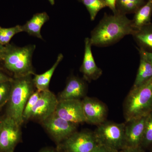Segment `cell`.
Listing matches in <instances>:
<instances>
[{
  "label": "cell",
  "instance_id": "6da1fadb",
  "mask_svg": "<svg viewBox=\"0 0 152 152\" xmlns=\"http://www.w3.org/2000/svg\"><path fill=\"white\" fill-rule=\"evenodd\" d=\"M135 31L132 20L126 15L117 11L112 15L105 13L91 32L90 42L92 45L96 47L109 46L125 36L132 35Z\"/></svg>",
  "mask_w": 152,
  "mask_h": 152
},
{
  "label": "cell",
  "instance_id": "7a4b0ae2",
  "mask_svg": "<svg viewBox=\"0 0 152 152\" xmlns=\"http://www.w3.org/2000/svg\"><path fill=\"white\" fill-rule=\"evenodd\" d=\"M5 46L0 61L6 69L13 75V77L35 75L32 62L35 45L20 47L9 43Z\"/></svg>",
  "mask_w": 152,
  "mask_h": 152
},
{
  "label": "cell",
  "instance_id": "3957f363",
  "mask_svg": "<svg viewBox=\"0 0 152 152\" xmlns=\"http://www.w3.org/2000/svg\"><path fill=\"white\" fill-rule=\"evenodd\" d=\"M35 88L32 75L13 78L10 96L7 104L5 115L21 126L24 123V109L29 98L34 92Z\"/></svg>",
  "mask_w": 152,
  "mask_h": 152
},
{
  "label": "cell",
  "instance_id": "277c9868",
  "mask_svg": "<svg viewBox=\"0 0 152 152\" xmlns=\"http://www.w3.org/2000/svg\"><path fill=\"white\" fill-rule=\"evenodd\" d=\"M152 110V78L143 84L132 88L123 104L126 121L146 116Z\"/></svg>",
  "mask_w": 152,
  "mask_h": 152
},
{
  "label": "cell",
  "instance_id": "5b68a950",
  "mask_svg": "<svg viewBox=\"0 0 152 152\" xmlns=\"http://www.w3.org/2000/svg\"><path fill=\"white\" fill-rule=\"evenodd\" d=\"M125 123L106 121L98 126L94 134L98 145L120 151L125 148Z\"/></svg>",
  "mask_w": 152,
  "mask_h": 152
},
{
  "label": "cell",
  "instance_id": "8992f818",
  "mask_svg": "<svg viewBox=\"0 0 152 152\" xmlns=\"http://www.w3.org/2000/svg\"><path fill=\"white\" fill-rule=\"evenodd\" d=\"M94 132L76 131L57 145L58 152H92L98 145Z\"/></svg>",
  "mask_w": 152,
  "mask_h": 152
},
{
  "label": "cell",
  "instance_id": "52a82bcc",
  "mask_svg": "<svg viewBox=\"0 0 152 152\" xmlns=\"http://www.w3.org/2000/svg\"><path fill=\"white\" fill-rule=\"evenodd\" d=\"M21 126L10 117H2L0 129V152H14L21 142Z\"/></svg>",
  "mask_w": 152,
  "mask_h": 152
},
{
  "label": "cell",
  "instance_id": "ba28073f",
  "mask_svg": "<svg viewBox=\"0 0 152 152\" xmlns=\"http://www.w3.org/2000/svg\"><path fill=\"white\" fill-rule=\"evenodd\" d=\"M40 124L57 145L77 131L78 125L69 122L55 113Z\"/></svg>",
  "mask_w": 152,
  "mask_h": 152
},
{
  "label": "cell",
  "instance_id": "9c48e42d",
  "mask_svg": "<svg viewBox=\"0 0 152 152\" xmlns=\"http://www.w3.org/2000/svg\"><path fill=\"white\" fill-rule=\"evenodd\" d=\"M86 123L98 126L107 121L108 109L102 101L86 96L82 100Z\"/></svg>",
  "mask_w": 152,
  "mask_h": 152
},
{
  "label": "cell",
  "instance_id": "30bf717a",
  "mask_svg": "<svg viewBox=\"0 0 152 152\" xmlns=\"http://www.w3.org/2000/svg\"><path fill=\"white\" fill-rule=\"evenodd\" d=\"M58 102V97L50 90L41 92L40 96L33 109L30 120L41 123L54 113Z\"/></svg>",
  "mask_w": 152,
  "mask_h": 152
},
{
  "label": "cell",
  "instance_id": "8fae6325",
  "mask_svg": "<svg viewBox=\"0 0 152 152\" xmlns=\"http://www.w3.org/2000/svg\"><path fill=\"white\" fill-rule=\"evenodd\" d=\"M54 113L63 119L77 125L86 123L81 100L59 101Z\"/></svg>",
  "mask_w": 152,
  "mask_h": 152
},
{
  "label": "cell",
  "instance_id": "7c38bea8",
  "mask_svg": "<svg viewBox=\"0 0 152 152\" xmlns=\"http://www.w3.org/2000/svg\"><path fill=\"white\" fill-rule=\"evenodd\" d=\"M147 116L134 119L125 123V148L141 147L145 133Z\"/></svg>",
  "mask_w": 152,
  "mask_h": 152
},
{
  "label": "cell",
  "instance_id": "4fadbf2b",
  "mask_svg": "<svg viewBox=\"0 0 152 152\" xmlns=\"http://www.w3.org/2000/svg\"><path fill=\"white\" fill-rule=\"evenodd\" d=\"M88 86L86 81L77 76L68 78L64 89L58 95V101L81 100L86 96Z\"/></svg>",
  "mask_w": 152,
  "mask_h": 152
},
{
  "label": "cell",
  "instance_id": "5bb4252c",
  "mask_svg": "<svg viewBox=\"0 0 152 152\" xmlns=\"http://www.w3.org/2000/svg\"><path fill=\"white\" fill-rule=\"evenodd\" d=\"M92 46L89 38H86L83 59L80 68V72L83 76V78L89 82L98 80L102 76L103 72L95 62L92 51Z\"/></svg>",
  "mask_w": 152,
  "mask_h": 152
},
{
  "label": "cell",
  "instance_id": "9a60e30c",
  "mask_svg": "<svg viewBox=\"0 0 152 152\" xmlns=\"http://www.w3.org/2000/svg\"><path fill=\"white\" fill-rule=\"evenodd\" d=\"M49 19V15L45 12L35 14L31 18L22 26L23 32L43 39L41 34V28Z\"/></svg>",
  "mask_w": 152,
  "mask_h": 152
},
{
  "label": "cell",
  "instance_id": "2e32d148",
  "mask_svg": "<svg viewBox=\"0 0 152 152\" xmlns=\"http://www.w3.org/2000/svg\"><path fill=\"white\" fill-rule=\"evenodd\" d=\"M132 36L139 49L152 53V23L135 30Z\"/></svg>",
  "mask_w": 152,
  "mask_h": 152
},
{
  "label": "cell",
  "instance_id": "e0dca14e",
  "mask_svg": "<svg viewBox=\"0 0 152 152\" xmlns=\"http://www.w3.org/2000/svg\"><path fill=\"white\" fill-rule=\"evenodd\" d=\"M63 58L64 56L62 54H59L57 58L56 61L50 69L44 73L34 75V77L33 78V83L37 91L40 92L49 91V85L52 76Z\"/></svg>",
  "mask_w": 152,
  "mask_h": 152
},
{
  "label": "cell",
  "instance_id": "ac0fdd59",
  "mask_svg": "<svg viewBox=\"0 0 152 152\" xmlns=\"http://www.w3.org/2000/svg\"><path fill=\"white\" fill-rule=\"evenodd\" d=\"M152 18V0H148L134 13L132 20L133 26L136 29L149 24Z\"/></svg>",
  "mask_w": 152,
  "mask_h": 152
},
{
  "label": "cell",
  "instance_id": "d6986e66",
  "mask_svg": "<svg viewBox=\"0 0 152 152\" xmlns=\"http://www.w3.org/2000/svg\"><path fill=\"white\" fill-rule=\"evenodd\" d=\"M152 78V65L142 57L140 56L137 72L132 88L141 86Z\"/></svg>",
  "mask_w": 152,
  "mask_h": 152
},
{
  "label": "cell",
  "instance_id": "ffe728a7",
  "mask_svg": "<svg viewBox=\"0 0 152 152\" xmlns=\"http://www.w3.org/2000/svg\"><path fill=\"white\" fill-rule=\"evenodd\" d=\"M146 2L145 0H116V9L124 15L134 14Z\"/></svg>",
  "mask_w": 152,
  "mask_h": 152
},
{
  "label": "cell",
  "instance_id": "44dd1931",
  "mask_svg": "<svg viewBox=\"0 0 152 152\" xmlns=\"http://www.w3.org/2000/svg\"><path fill=\"white\" fill-rule=\"evenodd\" d=\"M81 1L86 6L92 21L95 20L101 10L107 7L104 0H81Z\"/></svg>",
  "mask_w": 152,
  "mask_h": 152
},
{
  "label": "cell",
  "instance_id": "7402d4cb",
  "mask_svg": "<svg viewBox=\"0 0 152 152\" xmlns=\"http://www.w3.org/2000/svg\"><path fill=\"white\" fill-rule=\"evenodd\" d=\"M22 32V26L20 25L9 28L0 26V44L4 46L8 45L14 36Z\"/></svg>",
  "mask_w": 152,
  "mask_h": 152
},
{
  "label": "cell",
  "instance_id": "603a6c76",
  "mask_svg": "<svg viewBox=\"0 0 152 152\" xmlns=\"http://www.w3.org/2000/svg\"><path fill=\"white\" fill-rule=\"evenodd\" d=\"M152 146V110L147 115L143 138L141 147L145 150Z\"/></svg>",
  "mask_w": 152,
  "mask_h": 152
},
{
  "label": "cell",
  "instance_id": "cb8c5ba5",
  "mask_svg": "<svg viewBox=\"0 0 152 152\" xmlns=\"http://www.w3.org/2000/svg\"><path fill=\"white\" fill-rule=\"evenodd\" d=\"M40 94L41 92L36 90L28 99L23 112V122L30 120L33 109L39 98Z\"/></svg>",
  "mask_w": 152,
  "mask_h": 152
},
{
  "label": "cell",
  "instance_id": "d4e9b609",
  "mask_svg": "<svg viewBox=\"0 0 152 152\" xmlns=\"http://www.w3.org/2000/svg\"><path fill=\"white\" fill-rule=\"evenodd\" d=\"M12 80L0 83V110L3 107L7 105L10 99Z\"/></svg>",
  "mask_w": 152,
  "mask_h": 152
},
{
  "label": "cell",
  "instance_id": "484cf974",
  "mask_svg": "<svg viewBox=\"0 0 152 152\" xmlns=\"http://www.w3.org/2000/svg\"><path fill=\"white\" fill-rule=\"evenodd\" d=\"M92 152H119V151L102 145H98Z\"/></svg>",
  "mask_w": 152,
  "mask_h": 152
},
{
  "label": "cell",
  "instance_id": "4316f807",
  "mask_svg": "<svg viewBox=\"0 0 152 152\" xmlns=\"http://www.w3.org/2000/svg\"><path fill=\"white\" fill-rule=\"evenodd\" d=\"M137 49L140 56L143 58L152 65V53L145 51L139 48Z\"/></svg>",
  "mask_w": 152,
  "mask_h": 152
},
{
  "label": "cell",
  "instance_id": "83f0119b",
  "mask_svg": "<svg viewBox=\"0 0 152 152\" xmlns=\"http://www.w3.org/2000/svg\"><path fill=\"white\" fill-rule=\"evenodd\" d=\"M119 152H146L145 150L141 147H126L119 151Z\"/></svg>",
  "mask_w": 152,
  "mask_h": 152
},
{
  "label": "cell",
  "instance_id": "f1b7e54d",
  "mask_svg": "<svg viewBox=\"0 0 152 152\" xmlns=\"http://www.w3.org/2000/svg\"><path fill=\"white\" fill-rule=\"evenodd\" d=\"M106 4L113 11V13L116 12V0H104Z\"/></svg>",
  "mask_w": 152,
  "mask_h": 152
},
{
  "label": "cell",
  "instance_id": "f546056e",
  "mask_svg": "<svg viewBox=\"0 0 152 152\" xmlns=\"http://www.w3.org/2000/svg\"><path fill=\"white\" fill-rule=\"evenodd\" d=\"M12 79L13 78L9 77L0 69V83L3 82L12 80Z\"/></svg>",
  "mask_w": 152,
  "mask_h": 152
},
{
  "label": "cell",
  "instance_id": "4dcf8cb0",
  "mask_svg": "<svg viewBox=\"0 0 152 152\" xmlns=\"http://www.w3.org/2000/svg\"><path fill=\"white\" fill-rule=\"evenodd\" d=\"M39 152H58L57 150H55L51 148H45L40 150Z\"/></svg>",
  "mask_w": 152,
  "mask_h": 152
},
{
  "label": "cell",
  "instance_id": "1f68e13d",
  "mask_svg": "<svg viewBox=\"0 0 152 152\" xmlns=\"http://www.w3.org/2000/svg\"><path fill=\"white\" fill-rule=\"evenodd\" d=\"M5 46L3 45L0 44V60L1 58V57L5 51Z\"/></svg>",
  "mask_w": 152,
  "mask_h": 152
},
{
  "label": "cell",
  "instance_id": "d6a6232c",
  "mask_svg": "<svg viewBox=\"0 0 152 152\" xmlns=\"http://www.w3.org/2000/svg\"><path fill=\"white\" fill-rule=\"evenodd\" d=\"M49 2L52 5H54L55 4V0H48Z\"/></svg>",
  "mask_w": 152,
  "mask_h": 152
},
{
  "label": "cell",
  "instance_id": "836d02e7",
  "mask_svg": "<svg viewBox=\"0 0 152 152\" xmlns=\"http://www.w3.org/2000/svg\"><path fill=\"white\" fill-rule=\"evenodd\" d=\"M2 117L0 116V129H1V124Z\"/></svg>",
  "mask_w": 152,
  "mask_h": 152
},
{
  "label": "cell",
  "instance_id": "e575fe53",
  "mask_svg": "<svg viewBox=\"0 0 152 152\" xmlns=\"http://www.w3.org/2000/svg\"><path fill=\"white\" fill-rule=\"evenodd\" d=\"M151 151H150V152H152V146L151 147Z\"/></svg>",
  "mask_w": 152,
  "mask_h": 152
},
{
  "label": "cell",
  "instance_id": "d590c367",
  "mask_svg": "<svg viewBox=\"0 0 152 152\" xmlns=\"http://www.w3.org/2000/svg\"><path fill=\"white\" fill-rule=\"evenodd\" d=\"M79 1H81V0H79Z\"/></svg>",
  "mask_w": 152,
  "mask_h": 152
}]
</instances>
